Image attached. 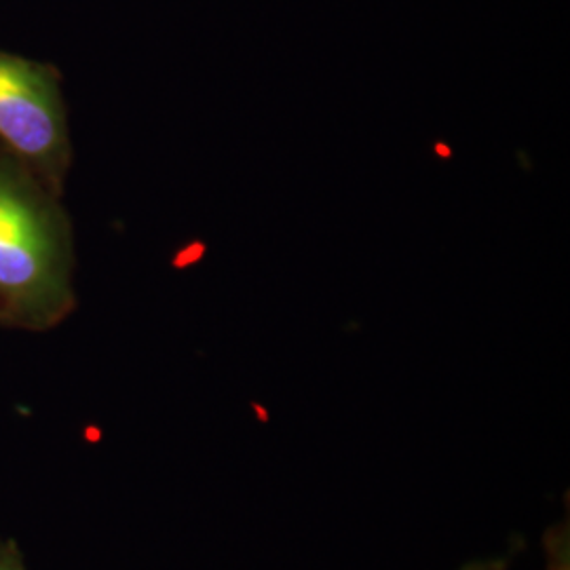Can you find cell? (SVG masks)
I'll list each match as a JSON object with an SVG mask.
<instances>
[{
  "instance_id": "1",
  "label": "cell",
  "mask_w": 570,
  "mask_h": 570,
  "mask_svg": "<svg viewBox=\"0 0 570 570\" xmlns=\"http://www.w3.org/2000/svg\"><path fill=\"white\" fill-rule=\"evenodd\" d=\"M72 306L66 218L20 165L0 159V322L41 332Z\"/></svg>"
},
{
  "instance_id": "3",
  "label": "cell",
  "mask_w": 570,
  "mask_h": 570,
  "mask_svg": "<svg viewBox=\"0 0 570 570\" xmlns=\"http://www.w3.org/2000/svg\"><path fill=\"white\" fill-rule=\"evenodd\" d=\"M569 532L558 529L548 541V570H570Z\"/></svg>"
},
{
  "instance_id": "2",
  "label": "cell",
  "mask_w": 570,
  "mask_h": 570,
  "mask_svg": "<svg viewBox=\"0 0 570 570\" xmlns=\"http://www.w3.org/2000/svg\"><path fill=\"white\" fill-rule=\"evenodd\" d=\"M0 142L47 178H60L70 157L56 75L7 51H0Z\"/></svg>"
},
{
  "instance_id": "4",
  "label": "cell",
  "mask_w": 570,
  "mask_h": 570,
  "mask_svg": "<svg viewBox=\"0 0 570 570\" xmlns=\"http://www.w3.org/2000/svg\"><path fill=\"white\" fill-rule=\"evenodd\" d=\"M0 570H26L20 553L16 550L0 551Z\"/></svg>"
}]
</instances>
